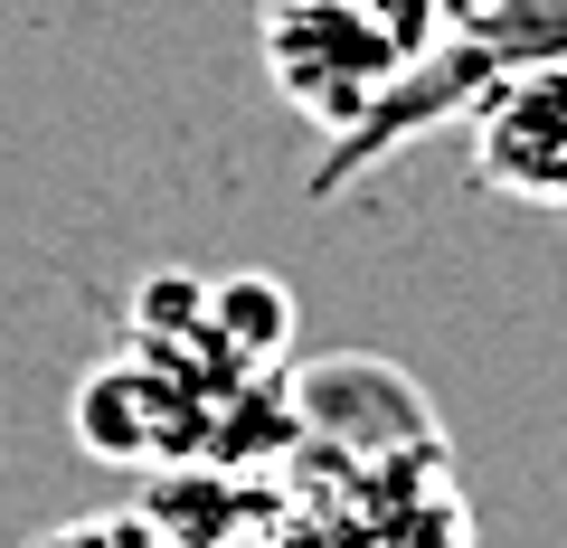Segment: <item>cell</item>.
Masks as SVG:
<instances>
[{
	"mask_svg": "<svg viewBox=\"0 0 567 548\" xmlns=\"http://www.w3.org/2000/svg\"><path fill=\"white\" fill-rule=\"evenodd\" d=\"M76 435L104 464H181L189 445H208V387H189L171 360H114L76 387Z\"/></svg>",
	"mask_w": 567,
	"mask_h": 548,
	"instance_id": "1",
	"label": "cell"
},
{
	"mask_svg": "<svg viewBox=\"0 0 567 548\" xmlns=\"http://www.w3.org/2000/svg\"><path fill=\"white\" fill-rule=\"evenodd\" d=\"M483 170L511 199L567 208V66H529L483 104Z\"/></svg>",
	"mask_w": 567,
	"mask_h": 548,
	"instance_id": "2",
	"label": "cell"
},
{
	"mask_svg": "<svg viewBox=\"0 0 567 548\" xmlns=\"http://www.w3.org/2000/svg\"><path fill=\"white\" fill-rule=\"evenodd\" d=\"M369 548H473V520L445 492V464H425V483H398V502L379 510Z\"/></svg>",
	"mask_w": 567,
	"mask_h": 548,
	"instance_id": "3",
	"label": "cell"
},
{
	"mask_svg": "<svg viewBox=\"0 0 567 548\" xmlns=\"http://www.w3.org/2000/svg\"><path fill=\"white\" fill-rule=\"evenodd\" d=\"M208 322H218L237 379L265 369V360H284V341H293V303H284L275 285H218V293H208Z\"/></svg>",
	"mask_w": 567,
	"mask_h": 548,
	"instance_id": "4",
	"label": "cell"
},
{
	"mask_svg": "<svg viewBox=\"0 0 567 548\" xmlns=\"http://www.w3.org/2000/svg\"><path fill=\"white\" fill-rule=\"evenodd\" d=\"M39 548H171L162 529L142 520V510H95V520H66V529H48Z\"/></svg>",
	"mask_w": 567,
	"mask_h": 548,
	"instance_id": "5",
	"label": "cell"
}]
</instances>
